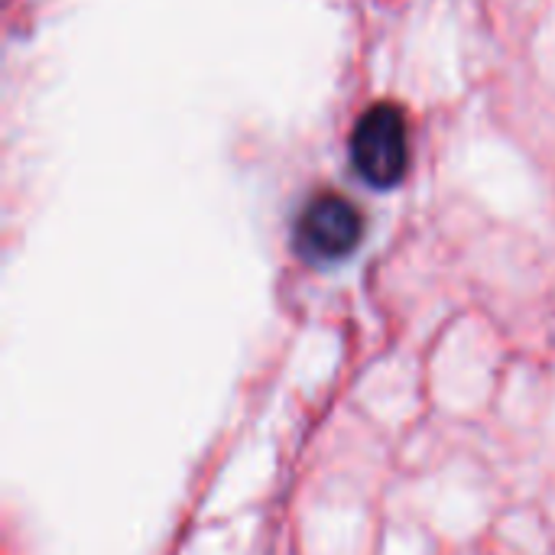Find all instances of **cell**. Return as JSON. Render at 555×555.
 Returning <instances> with one entry per match:
<instances>
[{
    "instance_id": "7a4b0ae2",
    "label": "cell",
    "mask_w": 555,
    "mask_h": 555,
    "mask_svg": "<svg viewBox=\"0 0 555 555\" xmlns=\"http://www.w3.org/2000/svg\"><path fill=\"white\" fill-rule=\"evenodd\" d=\"M364 241V215L341 192H315L293 224V247L306 263L332 267L348 260Z\"/></svg>"
},
{
    "instance_id": "6da1fadb",
    "label": "cell",
    "mask_w": 555,
    "mask_h": 555,
    "mask_svg": "<svg viewBox=\"0 0 555 555\" xmlns=\"http://www.w3.org/2000/svg\"><path fill=\"white\" fill-rule=\"evenodd\" d=\"M351 166L371 189H397L410 172V117L397 101H377L354 120Z\"/></svg>"
}]
</instances>
